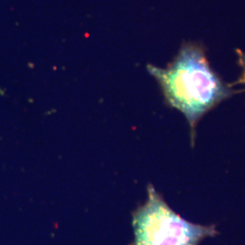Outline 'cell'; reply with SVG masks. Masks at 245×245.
I'll use <instances>...</instances> for the list:
<instances>
[{
	"label": "cell",
	"instance_id": "6da1fadb",
	"mask_svg": "<svg viewBox=\"0 0 245 245\" xmlns=\"http://www.w3.org/2000/svg\"><path fill=\"white\" fill-rule=\"evenodd\" d=\"M149 73L159 83L166 103L188 122L194 146L198 123L211 109L239 91L225 84L212 70L199 44L185 43L165 68L149 65Z\"/></svg>",
	"mask_w": 245,
	"mask_h": 245
},
{
	"label": "cell",
	"instance_id": "7a4b0ae2",
	"mask_svg": "<svg viewBox=\"0 0 245 245\" xmlns=\"http://www.w3.org/2000/svg\"><path fill=\"white\" fill-rule=\"evenodd\" d=\"M133 241L130 245H200L218 234L216 226L193 223L172 210L152 184L147 200L133 212Z\"/></svg>",
	"mask_w": 245,
	"mask_h": 245
},
{
	"label": "cell",
	"instance_id": "3957f363",
	"mask_svg": "<svg viewBox=\"0 0 245 245\" xmlns=\"http://www.w3.org/2000/svg\"><path fill=\"white\" fill-rule=\"evenodd\" d=\"M237 56H238V63L241 69V73L240 77L238 79V81L235 84L239 85H245V53L241 51L240 49H238L236 51Z\"/></svg>",
	"mask_w": 245,
	"mask_h": 245
}]
</instances>
